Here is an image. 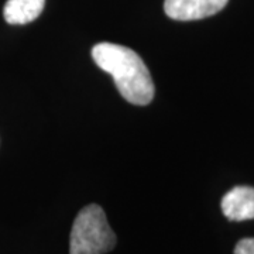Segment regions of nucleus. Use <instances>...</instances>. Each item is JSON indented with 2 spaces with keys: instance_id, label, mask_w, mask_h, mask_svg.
<instances>
[{
  "instance_id": "1",
  "label": "nucleus",
  "mask_w": 254,
  "mask_h": 254,
  "mask_svg": "<svg viewBox=\"0 0 254 254\" xmlns=\"http://www.w3.org/2000/svg\"><path fill=\"white\" fill-rule=\"evenodd\" d=\"M92 58L110 73L120 95L131 105L145 106L154 99V82L141 57L128 47L100 43L92 48Z\"/></svg>"
},
{
  "instance_id": "2",
  "label": "nucleus",
  "mask_w": 254,
  "mask_h": 254,
  "mask_svg": "<svg viewBox=\"0 0 254 254\" xmlns=\"http://www.w3.org/2000/svg\"><path fill=\"white\" fill-rule=\"evenodd\" d=\"M116 235L103 209L91 203L79 210L69 236V254H105L116 246Z\"/></svg>"
},
{
  "instance_id": "3",
  "label": "nucleus",
  "mask_w": 254,
  "mask_h": 254,
  "mask_svg": "<svg viewBox=\"0 0 254 254\" xmlns=\"http://www.w3.org/2000/svg\"><path fill=\"white\" fill-rule=\"evenodd\" d=\"M229 0H165L164 11L178 21L200 20L219 13Z\"/></svg>"
},
{
  "instance_id": "4",
  "label": "nucleus",
  "mask_w": 254,
  "mask_h": 254,
  "mask_svg": "<svg viewBox=\"0 0 254 254\" xmlns=\"http://www.w3.org/2000/svg\"><path fill=\"white\" fill-rule=\"evenodd\" d=\"M220 206L229 220H252L254 219V188L235 187L223 196Z\"/></svg>"
},
{
  "instance_id": "5",
  "label": "nucleus",
  "mask_w": 254,
  "mask_h": 254,
  "mask_svg": "<svg viewBox=\"0 0 254 254\" xmlns=\"http://www.w3.org/2000/svg\"><path fill=\"white\" fill-rule=\"evenodd\" d=\"M44 4L46 0H9L3 16L9 24H27L41 14Z\"/></svg>"
},
{
  "instance_id": "6",
  "label": "nucleus",
  "mask_w": 254,
  "mask_h": 254,
  "mask_svg": "<svg viewBox=\"0 0 254 254\" xmlns=\"http://www.w3.org/2000/svg\"><path fill=\"white\" fill-rule=\"evenodd\" d=\"M235 254H254V237L242 239L235 247Z\"/></svg>"
}]
</instances>
